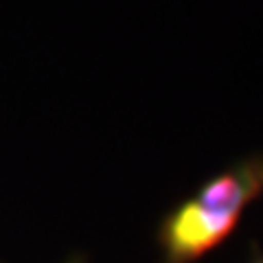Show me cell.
I'll return each mask as SVG.
<instances>
[{
  "label": "cell",
  "instance_id": "cell-2",
  "mask_svg": "<svg viewBox=\"0 0 263 263\" xmlns=\"http://www.w3.org/2000/svg\"><path fill=\"white\" fill-rule=\"evenodd\" d=\"M252 263H263V254H261V257H259L257 261H252Z\"/></svg>",
  "mask_w": 263,
  "mask_h": 263
},
{
  "label": "cell",
  "instance_id": "cell-1",
  "mask_svg": "<svg viewBox=\"0 0 263 263\" xmlns=\"http://www.w3.org/2000/svg\"><path fill=\"white\" fill-rule=\"evenodd\" d=\"M263 195V154L237 160L167 213L158 241L164 263H195L235 233L246 209Z\"/></svg>",
  "mask_w": 263,
  "mask_h": 263
}]
</instances>
